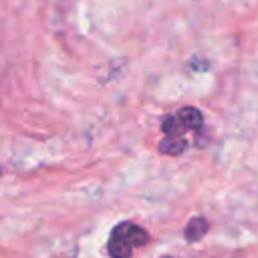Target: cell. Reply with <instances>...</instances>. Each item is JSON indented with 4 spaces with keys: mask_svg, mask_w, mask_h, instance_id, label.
<instances>
[{
    "mask_svg": "<svg viewBox=\"0 0 258 258\" xmlns=\"http://www.w3.org/2000/svg\"><path fill=\"white\" fill-rule=\"evenodd\" d=\"M113 234L121 236L131 248H135V246H145V244L149 242V234H147L141 226H135V224H131V222L119 224V226L113 230Z\"/></svg>",
    "mask_w": 258,
    "mask_h": 258,
    "instance_id": "obj_1",
    "label": "cell"
},
{
    "mask_svg": "<svg viewBox=\"0 0 258 258\" xmlns=\"http://www.w3.org/2000/svg\"><path fill=\"white\" fill-rule=\"evenodd\" d=\"M206 232H208V220L202 218V216H196V218H191V220L187 222L183 234H185V240L196 242V240H200Z\"/></svg>",
    "mask_w": 258,
    "mask_h": 258,
    "instance_id": "obj_3",
    "label": "cell"
},
{
    "mask_svg": "<svg viewBox=\"0 0 258 258\" xmlns=\"http://www.w3.org/2000/svg\"><path fill=\"white\" fill-rule=\"evenodd\" d=\"M161 258H169V256H161Z\"/></svg>",
    "mask_w": 258,
    "mask_h": 258,
    "instance_id": "obj_7",
    "label": "cell"
},
{
    "mask_svg": "<svg viewBox=\"0 0 258 258\" xmlns=\"http://www.w3.org/2000/svg\"><path fill=\"white\" fill-rule=\"evenodd\" d=\"M161 129H163V133H165V135H181V133L185 131V127H183V123L179 121V117H177V115H171V117L163 119Z\"/></svg>",
    "mask_w": 258,
    "mask_h": 258,
    "instance_id": "obj_6",
    "label": "cell"
},
{
    "mask_svg": "<svg viewBox=\"0 0 258 258\" xmlns=\"http://www.w3.org/2000/svg\"><path fill=\"white\" fill-rule=\"evenodd\" d=\"M107 250H109L111 258H129V256H131V252H133V248H131V246H129L121 236H117V234H111Z\"/></svg>",
    "mask_w": 258,
    "mask_h": 258,
    "instance_id": "obj_4",
    "label": "cell"
},
{
    "mask_svg": "<svg viewBox=\"0 0 258 258\" xmlns=\"http://www.w3.org/2000/svg\"><path fill=\"white\" fill-rule=\"evenodd\" d=\"M183 149H185V139L181 135H167L159 143V151L167 155H179Z\"/></svg>",
    "mask_w": 258,
    "mask_h": 258,
    "instance_id": "obj_5",
    "label": "cell"
},
{
    "mask_svg": "<svg viewBox=\"0 0 258 258\" xmlns=\"http://www.w3.org/2000/svg\"><path fill=\"white\" fill-rule=\"evenodd\" d=\"M177 117H179V121L183 123L185 129H200L204 125V117H202V113L196 107H183V109H179Z\"/></svg>",
    "mask_w": 258,
    "mask_h": 258,
    "instance_id": "obj_2",
    "label": "cell"
}]
</instances>
